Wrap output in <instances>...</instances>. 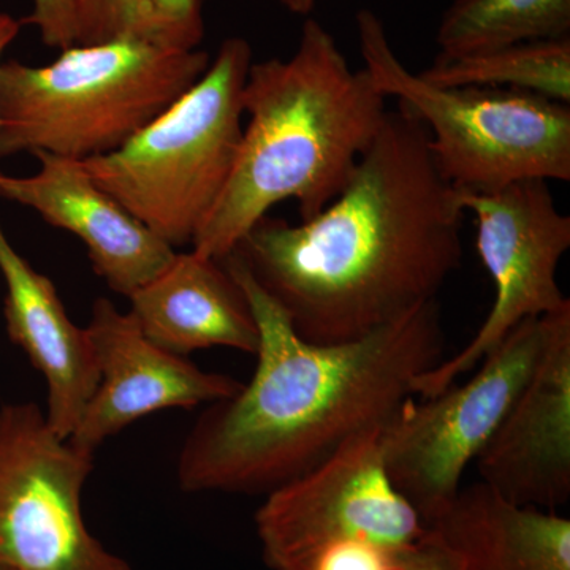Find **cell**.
<instances>
[{"instance_id": "cell-1", "label": "cell", "mask_w": 570, "mask_h": 570, "mask_svg": "<svg viewBox=\"0 0 570 570\" xmlns=\"http://www.w3.org/2000/svg\"><path fill=\"white\" fill-rule=\"evenodd\" d=\"M459 190L426 127L389 108L341 194L299 224L266 214L234 254L309 343H351L436 302L463 262Z\"/></svg>"}, {"instance_id": "cell-2", "label": "cell", "mask_w": 570, "mask_h": 570, "mask_svg": "<svg viewBox=\"0 0 570 570\" xmlns=\"http://www.w3.org/2000/svg\"><path fill=\"white\" fill-rule=\"evenodd\" d=\"M220 262L253 307L257 365L184 439L176 478L186 493H272L384 425L414 396L415 379L444 360L438 299L351 343H309L234 254Z\"/></svg>"}, {"instance_id": "cell-3", "label": "cell", "mask_w": 570, "mask_h": 570, "mask_svg": "<svg viewBox=\"0 0 570 570\" xmlns=\"http://www.w3.org/2000/svg\"><path fill=\"white\" fill-rule=\"evenodd\" d=\"M243 108L249 121L234 171L190 245L214 261L227 257L281 202L295 200L302 220L332 204L389 111L366 70L352 69L313 18L291 58L253 62Z\"/></svg>"}, {"instance_id": "cell-4", "label": "cell", "mask_w": 570, "mask_h": 570, "mask_svg": "<svg viewBox=\"0 0 570 570\" xmlns=\"http://www.w3.org/2000/svg\"><path fill=\"white\" fill-rule=\"evenodd\" d=\"M208 52L141 40L71 47L48 66H0V159L118 151L200 80Z\"/></svg>"}, {"instance_id": "cell-5", "label": "cell", "mask_w": 570, "mask_h": 570, "mask_svg": "<svg viewBox=\"0 0 570 570\" xmlns=\"http://www.w3.org/2000/svg\"><path fill=\"white\" fill-rule=\"evenodd\" d=\"M253 48L228 37L200 80L118 151L81 165L105 193L176 249L193 245L234 171Z\"/></svg>"}, {"instance_id": "cell-6", "label": "cell", "mask_w": 570, "mask_h": 570, "mask_svg": "<svg viewBox=\"0 0 570 570\" xmlns=\"http://www.w3.org/2000/svg\"><path fill=\"white\" fill-rule=\"evenodd\" d=\"M355 26L371 81L426 127L434 163L456 190L570 181L569 104L513 89L434 85L397 58L373 10L356 11Z\"/></svg>"}, {"instance_id": "cell-7", "label": "cell", "mask_w": 570, "mask_h": 570, "mask_svg": "<svg viewBox=\"0 0 570 570\" xmlns=\"http://www.w3.org/2000/svg\"><path fill=\"white\" fill-rule=\"evenodd\" d=\"M551 314L527 318L466 384L409 397L382 425L381 455L393 489L425 528L456 498L461 479L531 377L549 340Z\"/></svg>"}, {"instance_id": "cell-8", "label": "cell", "mask_w": 570, "mask_h": 570, "mask_svg": "<svg viewBox=\"0 0 570 570\" xmlns=\"http://www.w3.org/2000/svg\"><path fill=\"white\" fill-rule=\"evenodd\" d=\"M94 455L58 436L36 403L0 407V568L134 570L82 515Z\"/></svg>"}, {"instance_id": "cell-9", "label": "cell", "mask_w": 570, "mask_h": 570, "mask_svg": "<svg viewBox=\"0 0 570 570\" xmlns=\"http://www.w3.org/2000/svg\"><path fill=\"white\" fill-rule=\"evenodd\" d=\"M478 220V250L497 287L493 306L463 351L420 374L414 395L430 397L455 384L497 351L527 318L570 307L557 281L570 247V216L558 208L550 183L523 179L491 193H460Z\"/></svg>"}, {"instance_id": "cell-10", "label": "cell", "mask_w": 570, "mask_h": 570, "mask_svg": "<svg viewBox=\"0 0 570 570\" xmlns=\"http://www.w3.org/2000/svg\"><path fill=\"white\" fill-rule=\"evenodd\" d=\"M381 430L356 434L313 471L266 494L255 530L269 569L295 570L347 543L395 551L425 534L419 513L390 483Z\"/></svg>"}, {"instance_id": "cell-11", "label": "cell", "mask_w": 570, "mask_h": 570, "mask_svg": "<svg viewBox=\"0 0 570 570\" xmlns=\"http://www.w3.org/2000/svg\"><path fill=\"white\" fill-rule=\"evenodd\" d=\"M96 355L99 382L69 438L86 452L138 420L165 409H193L234 396L243 382L208 373L183 355L154 344L132 314L108 298L94 302L86 325Z\"/></svg>"}, {"instance_id": "cell-12", "label": "cell", "mask_w": 570, "mask_h": 570, "mask_svg": "<svg viewBox=\"0 0 570 570\" xmlns=\"http://www.w3.org/2000/svg\"><path fill=\"white\" fill-rule=\"evenodd\" d=\"M480 482L521 508L570 498V307L551 314L549 340L519 396L479 453Z\"/></svg>"}, {"instance_id": "cell-13", "label": "cell", "mask_w": 570, "mask_h": 570, "mask_svg": "<svg viewBox=\"0 0 570 570\" xmlns=\"http://www.w3.org/2000/svg\"><path fill=\"white\" fill-rule=\"evenodd\" d=\"M33 157L40 164L33 175L0 170V198L77 236L94 272L115 294L129 298L174 262L176 249L105 193L81 163L48 153Z\"/></svg>"}, {"instance_id": "cell-14", "label": "cell", "mask_w": 570, "mask_h": 570, "mask_svg": "<svg viewBox=\"0 0 570 570\" xmlns=\"http://www.w3.org/2000/svg\"><path fill=\"white\" fill-rule=\"evenodd\" d=\"M0 273L7 288V333L47 381L48 425L69 439L99 382L88 330L75 325L55 283L14 249L2 225Z\"/></svg>"}, {"instance_id": "cell-15", "label": "cell", "mask_w": 570, "mask_h": 570, "mask_svg": "<svg viewBox=\"0 0 570 570\" xmlns=\"http://www.w3.org/2000/svg\"><path fill=\"white\" fill-rule=\"evenodd\" d=\"M129 302L141 332L176 355L212 347L257 352L253 307L220 261L194 250L176 253L174 262L135 291Z\"/></svg>"}, {"instance_id": "cell-16", "label": "cell", "mask_w": 570, "mask_h": 570, "mask_svg": "<svg viewBox=\"0 0 570 570\" xmlns=\"http://www.w3.org/2000/svg\"><path fill=\"white\" fill-rule=\"evenodd\" d=\"M430 530L463 570H570V520L512 504L482 482L461 489Z\"/></svg>"}, {"instance_id": "cell-17", "label": "cell", "mask_w": 570, "mask_h": 570, "mask_svg": "<svg viewBox=\"0 0 570 570\" xmlns=\"http://www.w3.org/2000/svg\"><path fill=\"white\" fill-rule=\"evenodd\" d=\"M206 0H33L21 24L39 29L47 47L149 41L178 50H197L205 39Z\"/></svg>"}, {"instance_id": "cell-18", "label": "cell", "mask_w": 570, "mask_h": 570, "mask_svg": "<svg viewBox=\"0 0 570 570\" xmlns=\"http://www.w3.org/2000/svg\"><path fill=\"white\" fill-rule=\"evenodd\" d=\"M570 37V0H453L439 21V58Z\"/></svg>"}, {"instance_id": "cell-19", "label": "cell", "mask_w": 570, "mask_h": 570, "mask_svg": "<svg viewBox=\"0 0 570 570\" xmlns=\"http://www.w3.org/2000/svg\"><path fill=\"white\" fill-rule=\"evenodd\" d=\"M441 86L513 89L570 104V37L524 41L459 58H438L420 71Z\"/></svg>"}, {"instance_id": "cell-20", "label": "cell", "mask_w": 570, "mask_h": 570, "mask_svg": "<svg viewBox=\"0 0 570 570\" xmlns=\"http://www.w3.org/2000/svg\"><path fill=\"white\" fill-rule=\"evenodd\" d=\"M392 553L371 543H347L322 551L295 570H393Z\"/></svg>"}, {"instance_id": "cell-21", "label": "cell", "mask_w": 570, "mask_h": 570, "mask_svg": "<svg viewBox=\"0 0 570 570\" xmlns=\"http://www.w3.org/2000/svg\"><path fill=\"white\" fill-rule=\"evenodd\" d=\"M390 561L393 570H463L459 554L430 528L411 546L393 551Z\"/></svg>"}, {"instance_id": "cell-22", "label": "cell", "mask_w": 570, "mask_h": 570, "mask_svg": "<svg viewBox=\"0 0 570 570\" xmlns=\"http://www.w3.org/2000/svg\"><path fill=\"white\" fill-rule=\"evenodd\" d=\"M21 20L11 17L7 11H0V66H2V56L7 48L17 40L21 31Z\"/></svg>"}, {"instance_id": "cell-23", "label": "cell", "mask_w": 570, "mask_h": 570, "mask_svg": "<svg viewBox=\"0 0 570 570\" xmlns=\"http://www.w3.org/2000/svg\"><path fill=\"white\" fill-rule=\"evenodd\" d=\"M279 2L295 14H309L316 6V0H279Z\"/></svg>"}, {"instance_id": "cell-24", "label": "cell", "mask_w": 570, "mask_h": 570, "mask_svg": "<svg viewBox=\"0 0 570 570\" xmlns=\"http://www.w3.org/2000/svg\"><path fill=\"white\" fill-rule=\"evenodd\" d=\"M0 570H10V569H2V568H0Z\"/></svg>"}]
</instances>
